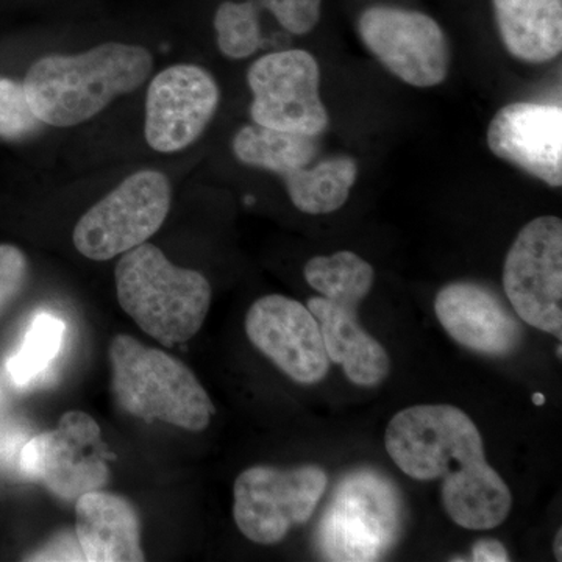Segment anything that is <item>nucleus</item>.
I'll return each mask as SVG.
<instances>
[{
	"mask_svg": "<svg viewBox=\"0 0 562 562\" xmlns=\"http://www.w3.org/2000/svg\"><path fill=\"white\" fill-rule=\"evenodd\" d=\"M384 446L409 479H443V509L461 528L492 530L509 516L512 491L487 464L479 428L457 406L402 409L387 425Z\"/></svg>",
	"mask_w": 562,
	"mask_h": 562,
	"instance_id": "nucleus-1",
	"label": "nucleus"
},
{
	"mask_svg": "<svg viewBox=\"0 0 562 562\" xmlns=\"http://www.w3.org/2000/svg\"><path fill=\"white\" fill-rule=\"evenodd\" d=\"M151 68L154 58L146 47L110 41L79 55L41 57L27 70L24 90L40 122L72 127L138 90Z\"/></svg>",
	"mask_w": 562,
	"mask_h": 562,
	"instance_id": "nucleus-2",
	"label": "nucleus"
},
{
	"mask_svg": "<svg viewBox=\"0 0 562 562\" xmlns=\"http://www.w3.org/2000/svg\"><path fill=\"white\" fill-rule=\"evenodd\" d=\"M114 280L121 308L162 346L190 341L209 316L213 291L206 277L173 265L154 244L122 254Z\"/></svg>",
	"mask_w": 562,
	"mask_h": 562,
	"instance_id": "nucleus-3",
	"label": "nucleus"
},
{
	"mask_svg": "<svg viewBox=\"0 0 562 562\" xmlns=\"http://www.w3.org/2000/svg\"><path fill=\"white\" fill-rule=\"evenodd\" d=\"M109 358L111 392L122 412L187 431L209 428L216 408L187 364L128 335L114 336Z\"/></svg>",
	"mask_w": 562,
	"mask_h": 562,
	"instance_id": "nucleus-4",
	"label": "nucleus"
},
{
	"mask_svg": "<svg viewBox=\"0 0 562 562\" xmlns=\"http://www.w3.org/2000/svg\"><path fill=\"white\" fill-rule=\"evenodd\" d=\"M401 527L402 502L394 484L376 472H353L338 484L317 525V546L328 561H379Z\"/></svg>",
	"mask_w": 562,
	"mask_h": 562,
	"instance_id": "nucleus-5",
	"label": "nucleus"
},
{
	"mask_svg": "<svg viewBox=\"0 0 562 562\" xmlns=\"http://www.w3.org/2000/svg\"><path fill=\"white\" fill-rule=\"evenodd\" d=\"M171 201V181L165 173L154 169L132 173L80 217L74 246L92 261L120 257L160 231Z\"/></svg>",
	"mask_w": 562,
	"mask_h": 562,
	"instance_id": "nucleus-6",
	"label": "nucleus"
},
{
	"mask_svg": "<svg viewBox=\"0 0 562 562\" xmlns=\"http://www.w3.org/2000/svg\"><path fill=\"white\" fill-rule=\"evenodd\" d=\"M327 484V473L319 465H255L236 479L233 517L249 541L276 546L294 525L312 519Z\"/></svg>",
	"mask_w": 562,
	"mask_h": 562,
	"instance_id": "nucleus-7",
	"label": "nucleus"
},
{
	"mask_svg": "<svg viewBox=\"0 0 562 562\" xmlns=\"http://www.w3.org/2000/svg\"><path fill=\"white\" fill-rule=\"evenodd\" d=\"M503 290L514 312L562 339V221L536 217L519 232L503 266Z\"/></svg>",
	"mask_w": 562,
	"mask_h": 562,
	"instance_id": "nucleus-8",
	"label": "nucleus"
},
{
	"mask_svg": "<svg viewBox=\"0 0 562 562\" xmlns=\"http://www.w3.org/2000/svg\"><path fill=\"white\" fill-rule=\"evenodd\" d=\"M110 454L101 427L90 414H63L54 430L41 432L21 452V469L60 501H77L109 482Z\"/></svg>",
	"mask_w": 562,
	"mask_h": 562,
	"instance_id": "nucleus-9",
	"label": "nucleus"
},
{
	"mask_svg": "<svg viewBox=\"0 0 562 562\" xmlns=\"http://www.w3.org/2000/svg\"><path fill=\"white\" fill-rule=\"evenodd\" d=\"M247 83L255 124L312 136L330 125L321 99L319 63L310 52L281 50L258 58L247 72Z\"/></svg>",
	"mask_w": 562,
	"mask_h": 562,
	"instance_id": "nucleus-10",
	"label": "nucleus"
},
{
	"mask_svg": "<svg viewBox=\"0 0 562 562\" xmlns=\"http://www.w3.org/2000/svg\"><path fill=\"white\" fill-rule=\"evenodd\" d=\"M358 32L376 60L405 83L431 88L446 80L449 43L441 25L428 14L375 5L362 11Z\"/></svg>",
	"mask_w": 562,
	"mask_h": 562,
	"instance_id": "nucleus-11",
	"label": "nucleus"
},
{
	"mask_svg": "<svg viewBox=\"0 0 562 562\" xmlns=\"http://www.w3.org/2000/svg\"><path fill=\"white\" fill-rule=\"evenodd\" d=\"M213 76L198 65H173L151 79L144 135L151 149L173 154L201 138L220 106Z\"/></svg>",
	"mask_w": 562,
	"mask_h": 562,
	"instance_id": "nucleus-12",
	"label": "nucleus"
},
{
	"mask_svg": "<svg viewBox=\"0 0 562 562\" xmlns=\"http://www.w3.org/2000/svg\"><path fill=\"white\" fill-rule=\"evenodd\" d=\"M246 333L281 372L301 384H316L327 376L330 360L319 324L303 303L280 294L265 295L250 306Z\"/></svg>",
	"mask_w": 562,
	"mask_h": 562,
	"instance_id": "nucleus-13",
	"label": "nucleus"
},
{
	"mask_svg": "<svg viewBox=\"0 0 562 562\" xmlns=\"http://www.w3.org/2000/svg\"><path fill=\"white\" fill-rule=\"evenodd\" d=\"M495 157L512 162L552 188L562 184V106L516 102L503 106L487 128Z\"/></svg>",
	"mask_w": 562,
	"mask_h": 562,
	"instance_id": "nucleus-14",
	"label": "nucleus"
},
{
	"mask_svg": "<svg viewBox=\"0 0 562 562\" xmlns=\"http://www.w3.org/2000/svg\"><path fill=\"white\" fill-rule=\"evenodd\" d=\"M435 313L443 330L465 349L506 357L519 347L524 328L483 284L457 281L439 291Z\"/></svg>",
	"mask_w": 562,
	"mask_h": 562,
	"instance_id": "nucleus-15",
	"label": "nucleus"
},
{
	"mask_svg": "<svg viewBox=\"0 0 562 562\" xmlns=\"http://www.w3.org/2000/svg\"><path fill=\"white\" fill-rule=\"evenodd\" d=\"M76 539L88 562H139L140 517L128 498L98 490L76 501Z\"/></svg>",
	"mask_w": 562,
	"mask_h": 562,
	"instance_id": "nucleus-16",
	"label": "nucleus"
},
{
	"mask_svg": "<svg viewBox=\"0 0 562 562\" xmlns=\"http://www.w3.org/2000/svg\"><path fill=\"white\" fill-rule=\"evenodd\" d=\"M306 308L319 324L328 360L341 364L351 383L372 387L390 375V355L361 327L357 305L317 295L306 302Z\"/></svg>",
	"mask_w": 562,
	"mask_h": 562,
	"instance_id": "nucleus-17",
	"label": "nucleus"
},
{
	"mask_svg": "<svg viewBox=\"0 0 562 562\" xmlns=\"http://www.w3.org/2000/svg\"><path fill=\"white\" fill-rule=\"evenodd\" d=\"M503 44L517 60L552 61L562 50V0H492Z\"/></svg>",
	"mask_w": 562,
	"mask_h": 562,
	"instance_id": "nucleus-18",
	"label": "nucleus"
},
{
	"mask_svg": "<svg viewBox=\"0 0 562 562\" xmlns=\"http://www.w3.org/2000/svg\"><path fill=\"white\" fill-rule=\"evenodd\" d=\"M233 154L250 168L283 177L312 165L319 151L317 136L277 131L261 125H244L232 143Z\"/></svg>",
	"mask_w": 562,
	"mask_h": 562,
	"instance_id": "nucleus-19",
	"label": "nucleus"
},
{
	"mask_svg": "<svg viewBox=\"0 0 562 562\" xmlns=\"http://www.w3.org/2000/svg\"><path fill=\"white\" fill-rule=\"evenodd\" d=\"M358 179V162L351 157H331L283 176L292 205L302 213H335L349 201Z\"/></svg>",
	"mask_w": 562,
	"mask_h": 562,
	"instance_id": "nucleus-20",
	"label": "nucleus"
},
{
	"mask_svg": "<svg viewBox=\"0 0 562 562\" xmlns=\"http://www.w3.org/2000/svg\"><path fill=\"white\" fill-rule=\"evenodd\" d=\"M306 283L322 297L360 305L372 290L375 272L353 251H338L330 257H314L303 269Z\"/></svg>",
	"mask_w": 562,
	"mask_h": 562,
	"instance_id": "nucleus-21",
	"label": "nucleus"
},
{
	"mask_svg": "<svg viewBox=\"0 0 562 562\" xmlns=\"http://www.w3.org/2000/svg\"><path fill=\"white\" fill-rule=\"evenodd\" d=\"M65 333V322L52 314H38L32 321L21 349L7 362L11 380L22 386L46 371L61 349Z\"/></svg>",
	"mask_w": 562,
	"mask_h": 562,
	"instance_id": "nucleus-22",
	"label": "nucleus"
},
{
	"mask_svg": "<svg viewBox=\"0 0 562 562\" xmlns=\"http://www.w3.org/2000/svg\"><path fill=\"white\" fill-rule=\"evenodd\" d=\"M260 5L255 0H224L214 11L217 47L232 60H243L260 49Z\"/></svg>",
	"mask_w": 562,
	"mask_h": 562,
	"instance_id": "nucleus-23",
	"label": "nucleus"
},
{
	"mask_svg": "<svg viewBox=\"0 0 562 562\" xmlns=\"http://www.w3.org/2000/svg\"><path fill=\"white\" fill-rule=\"evenodd\" d=\"M43 122L33 114L24 83L0 77V136L21 139L38 131Z\"/></svg>",
	"mask_w": 562,
	"mask_h": 562,
	"instance_id": "nucleus-24",
	"label": "nucleus"
},
{
	"mask_svg": "<svg viewBox=\"0 0 562 562\" xmlns=\"http://www.w3.org/2000/svg\"><path fill=\"white\" fill-rule=\"evenodd\" d=\"M277 22L294 35H306L321 20L322 0H255Z\"/></svg>",
	"mask_w": 562,
	"mask_h": 562,
	"instance_id": "nucleus-25",
	"label": "nucleus"
},
{
	"mask_svg": "<svg viewBox=\"0 0 562 562\" xmlns=\"http://www.w3.org/2000/svg\"><path fill=\"white\" fill-rule=\"evenodd\" d=\"M29 260L11 244H0V316L20 297L27 284Z\"/></svg>",
	"mask_w": 562,
	"mask_h": 562,
	"instance_id": "nucleus-26",
	"label": "nucleus"
},
{
	"mask_svg": "<svg viewBox=\"0 0 562 562\" xmlns=\"http://www.w3.org/2000/svg\"><path fill=\"white\" fill-rule=\"evenodd\" d=\"M472 561L506 562L509 557L505 546L497 539H482L472 547Z\"/></svg>",
	"mask_w": 562,
	"mask_h": 562,
	"instance_id": "nucleus-27",
	"label": "nucleus"
},
{
	"mask_svg": "<svg viewBox=\"0 0 562 562\" xmlns=\"http://www.w3.org/2000/svg\"><path fill=\"white\" fill-rule=\"evenodd\" d=\"M562 530H558L557 538H554L553 553L558 561H562Z\"/></svg>",
	"mask_w": 562,
	"mask_h": 562,
	"instance_id": "nucleus-28",
	"label": "nucleus"
},
{
	"mask_svg": "<svg viewBox=\"0 0 562 562\" xmlns=\"http://www.w3.org/2000/svg\"><path fill=\"white\" fill-rule=\"evenodd\" d=\"M532 402H535L536 405L541 406L543 403H546V397H543L541 392H536V394L532 395Z\"/></svg>",
	"mask_w": 562,
	"mask_h": 562,
	"instance_id": "nucleus-29",
	"label": "nucleus"
}]
</instances>
